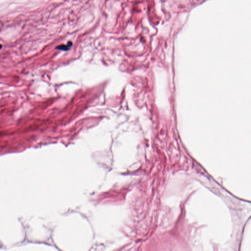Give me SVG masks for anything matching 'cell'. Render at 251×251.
<instances>
[{
  "instance_id": "1",
  "label": "cell",
  "mask_w": 251,
  "mask_h": 251,
  "mask_svg": "<svg viewBox=\"0 0 251 251\" xmlns=\"http://www.w3.org/2000/svg\"><path fill=\"white\" fill-rule=\"evenodd\" d=\"M72 45V43L71 42H68L67 45H61L56 47V48L58 50H63V51H67L69 49V48L71 47Z\"/></svg>"
},
{
  "instance_id": "2",
  "label": "cell",
  "mask_w": 251,
  "mask_h": 251,
  "mask_svg": "<svg viewBox=\"0 0 251 251\" xmlns=\"http://www.w3.org/2000/svg\"><path fill=\"white\" fill-rule=\"evenodd\" d=\"M2 48V45L1 44H0V49H1Z\"/></svg>"
}]
</instances>
